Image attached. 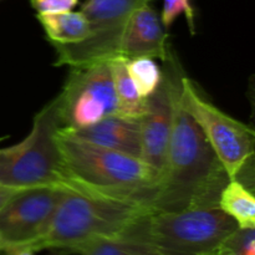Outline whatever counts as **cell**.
Returning <instances> with one entry per match:
<instances>
[{"instance_id": "cell-1", "label": "cell", "mask_w": 255, "mask_h": 255, "mask_svg": "<svg viewBox=\"0 0 255 255\" xmlns=\"http://www.w3.org/2000/svg\"><path fill=\"white\" fill-rule=\"evenodd\" d=\"M229 179L216 152L182 107L178 96L166 163L151 211L218 208L219 194Z\"/></svg>"}, {"instance_id": "cell-2", "label": "cell", "mask_w": 255, "mask_h": 255, "mask_svg": "<svg viewBox=\"0 0 255 255\" xmlns=\"http://www.w3.org/2000/svg\"><path fill=\"white\" fill-rule=\"evenodd\" d=\"M57 146L72 189L136 203L151 211L161 176L138 157L57 131Z\"/></svg>"}, {"instance_id": "cell-3", "label": "cell", "mask_w": 255, "mask_h": 255, "mask_svg": "<svg viewBox=\"0 0 255 255\" xmlns=\"http://www.w3.org/2000/svg\"><path fill=\"white\" fill-rule=\"evenodd\" d=\"M147 212L148 208L136 203L66 189L34 249L77 253L94 242L121 237Z\"/></svg>"}, {"instance_id": "cell-4", "label": "cell", "mask_w": 255, "mask_h": 255, "mask_svg": "<svg viewBox=\"0 0 255 255\" xmlns=\"http://www.w3.org/2000/svg\"><path fill=\"white\" fill-rule=\"evenodd\" d=\"M239 227L219 208L142 214L121 237L151 247L162 255H217Z\"/></svg>"}, {"instance_id": "cell-5", "label": "cell", "mask_w": 255, "mask_h": 255, "mask_svg": "<svg viewBox=\"0 0 255 255\" xmlns=\"http://www.w3.org/2000/svg\"><path fill=\"white\" fill-rule=\"evenodd\" d=\"M60 128L56 104L51 100L35 115L31 131L21 142L0 148V184L11 189H72L57 146Z\"/></svg>"}, {"instance_id": "cell-6", "label": "cell", "mask_w": 255, "mask_h": 255, "mask_svg": "<svg viewBox=\"0 0 255 255\" xmlns=\"http://www.w3.org/2000/svg\"><path fill=\"white\" fill-rule=\"evenodd\" d=\"M179 101L196 121L229 178L238 179L252 168L254 157V131L239 120L229 116L202 96L196 84L182 75Z\"/></svg>"}, {"instance_id": "cell-7", "label": "cell", "mask_w": 255, "mask_h": 255, "mask_svg": "<svg viewBox=\"0 0 255 255\" xmlns=\"http://www.w3.org/2000/svg\"><path fill=\"white\" fill-rule=\"evenodd\" d=\"M54 100L65 129L84 128L117 114L110 60L70 67L64 87Z\"/></svg>"}, {"instance_id": "cell-8", "label": "cell", "mask_w": 255, "mask_h": 255, "mask_svg": "<svg viewBox=\"0 0 255 255\" xmlns=\"http://www.w3.org/2000/svg\"><path fill=\"white\" fill-rule=\"evenodd\" d=\"M146 0H86L80 11L89 22L90 35L74 45H52L56 66H80L117 57L127 19Z\"/></svg>"}, {"instance_id": "cell-9", "label": "cell", "mask_w": 255, "mask_h": 255, "mask_svg": "<svg viewBox=\"0 0 255 255\" xmlns=\"http://www.w3.org/2000/svg\"><path fill=\"white\" fill-rule=\"evenodd\" d=\"M65 191L55 187L19 189L0 208V249L22 244L34 249L46 233Z\"/></svg>"}, {"instance_id": "cell-10", "label": "cell", "mask_w": 255, "mask_h": 255, "mask_svg": "<svg viewBox=\"0 0 255 255\" xmlns=\"http://www.w3.org/2000/svg\"><path fill=\"white\" fill-rule=\"evenodd\" d=\"M162 81L147 97V111L139 119L141 159L162 174L181 90L182 72L174 56L164 61ZM162 177V176H161Z\"/></svg>"}, {"instance_id": "cell-11", "label": "cell", "mask_w": 255, "mask_h": 255, "mask_svg": "<svg viewBox=\"0 0 255 255\" xmlns=\"http://www.w3.org/2000/svg\"><path fill=\"white\" fill-rule=\"evenodd\" d=\"M171 54L159 14L149 2L139 5L127 19L116 59L128 61L138 57H151L166 61Z\"/></svg>"}, {"instance_id": "cell-12", "label": "cell", "mask_w": 255, "mask_h": 255, "mask_svg": "<svg viewBox=\"0 0 255 255\" xmlns=\"http://www.w3.org/2000/svg\"><path fill=\"white\" fill-rule=\"evenodd\" d=\"M60 131L89 143L141 158L139 120L127 119L115 114L84 128H60Z\"/></svg>"}, {"instance_id": "cell-13", "label": "cell", "mask_w": 255, "mask_h": 255, "mask_svg": "<svg viewBox=\"0 0 255 255\" xmlns=\"http://www.w3.org/2000/svg\"><path fill=\"white\" fill-rule=\"evenodd\" d=\"M36 17L51 45L79 44L90 35L89 22L81 11L36 14Z\"/></svg>"}, {"instance_id": "cell-14", "label": "cell", "mask_w": 255, "mask_h": 255, "mask_svg": "<svg viewBox=\"0 0 255 255\" xmlns=\"http://www.w3.org/2000/svg\"><path fill=\"white\" fill-rule=\"evenodd\" d=\"M218 208L231 217L239 228L255 229L254 193L239 179H229L223 187L219 194Z\"/></svg>"}, {"instance_id": "cell-15", "label": "cell", "mask_w": 255, "mask_h": 255, "mask_svg": "<svg viewBox=\"0 0 255 255\" xmlns=\"http://www.w3.org/2000/svg\"><path fill=\"white\" fill-rule=\"evenodd\" d=\"M110 66L116 96L117 115L127 119L139 120L147 111V99L139 96L134 87L127 71L126 60L112 59L110 60Z\"/></svg>"}, {"instance_id": "cell-16", "label": "cell", "mask_w": 255, "mask_h": 255, "mask_svg": "<svg viewBox=\"0 0 255 255\" xmlns=\"http://www.w3.org/2000/svg\"><path fill=\"white\" fill-rule=\"evenodd\" d=\"M126 65L139 96L143 99L151 96L162 81V70L156 64V60L151 57H138L128 60Z\"/></svg>"}, {"instance_id": "cell-17", "label": "cell", "mask_w": 255, "mask_h": 255, "mask_svg": "<svg viewBox=\"0 0 255 255\" xmlns=\"http://www.w3.org/2000/svg\"><path fill=\"white\" fill-rule=\"evenodd\" d=\"M80 255H162L151 247L132 239L117 238L101 239L84 247L77 252Z\"/></svg>"}, {"instance_id": "cell-18", "label": "cell", "mask_w": 255, "mask_h": 255, "mask_svg": "<svg viewBox=\"0 0 255 255\" xmlns=\"http://www.w3.org/2000/svg\"><path fill=\"white\" fill-rule=\"evenodd\" d=\"M219 255H255L254 228H238L226 239Z\"/></svg>"}, {"instance_id": "cell-19", "label": "cell", "mask_w": 255, "mask_h": 255, "mask_svg": "<svg viewBox=\"0 0 255 255\" xmlns=\"http://www.w3.org/2000/svg\"><path fill=\"white\" fill-rule=\"evenodd\" d=\"M181 14L186 15L189 30H191L192 34H194L196 32V30H194L196 17H194V9L192 6L191 0H163V7H162L159 17H161L164 29H168Z\"/></svg>"}, {"instance_id": "cell-20", "label": "cell", "mask_w": 255, "mask_h": 255, "mask_svg": "<svg viewBox=\"0 0 255 255\" xmlns=\"http://www.w3.org/2000/svg\"><path fill=\"white\" fill-rule=\"evenodd\" d=\"M37 14H56L71 11L79 4V0H30Z\"/></svg>"}, {"instance_id": "cell-21", "label": "cell", "mask_w": 255, "mask_h": 255, "mask_svg": "<svg viewBox=\"0 0 255 255\" xmlns=\"http://www.w3.org/2000/svg\"><path fill=\"white\" fill-rule=\"evenodd\" d=\"M36 252L30 246L22 244V246H9L0 249L1 255H35Z\"/></svg>"}, {"instance_id": "cell-22", "label": "cell", "mask_w": 255, "mask_h": 255, "mask_svg": "<svg viewBox=\"0 0 255 255\" xmlns=\"http://www.w3.org/2000/svg\"><path fill=\"white\" fill-rule=\"evenodd\" d=\"M19 189H11V188H7V187H4L0 184V208L14 196Z\"/></svg>"}, {"instance_id": "cell-23", "label": "cell", "mask_w": 255, "mask_h": 255, "mask_svg": "<svg viewBox=\"0 0 255 255\" xmlns=\"http://www.w3.org/2000/svg\"><path fill=\"white\" fill-rule=\"evenodd\" d=\"M147 2H151V1H153V0H146Z\"/></svg>"}, {"instance_id": "cell-24", "label": "cell", "mask_w": 255, "mask_h": 255, "mask_svg": "<svg viewBox=\"0 0 255 255\" xmlns=\"http://www.w3.org/2000/svg\"><path fill=\"white\" fill-rule=\"evenodd\" d=\"M217 255H219V254H217Z\"/></svg>"}]
</instances>
